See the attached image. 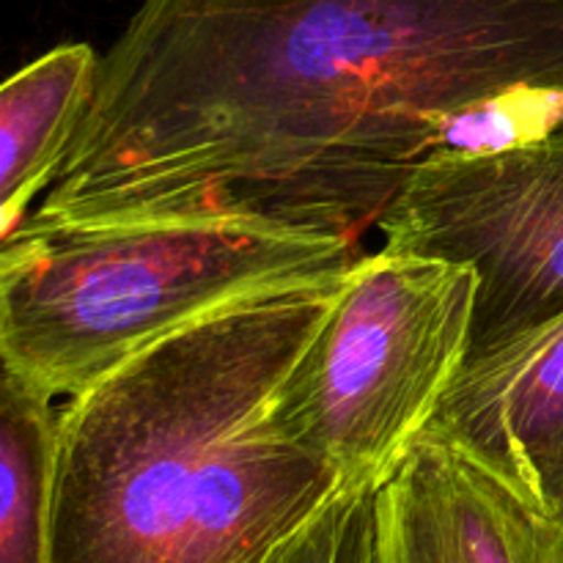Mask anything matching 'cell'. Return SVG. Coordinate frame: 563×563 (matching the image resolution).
I'll list each match as a JSON object with an SVG mask.
<instances>
[{"label":"cell","instance_id":"cell-3","mask_svg":"<svg viewBox=\"0 0 563 563\" xmlns=\"http://www.w3.org/2000/svg\"><path fill=\"white\" fill-rule=\"evenodd\" d=\"M357 258L350 236L273 220H25L0 251L3 372L75 396L214 313L339 284Z\"/></svg>","mask_w":563,"mask_h":563},{"label":"cell","instance_id":"cell-10","mask_svg":"<svg viewBox=\"0 0 563 563\" xmlns=\"http://www.w3.org/2000/svg\"><path fill=\"white\" fill-rule=\"evenodd\" d=\"M379 484L350 482L264 563H377Z\"/></svg>","mask_w":563,"mask_h":563},{"label":"cell","instance_id":"cell-9","mask_svg":"<svg viewBox=\"0 0 563 563\" xmlns=\"http://www.w3.org/2000/svg\"><path fill=\"white\" fill-rule=\"evenodd\" d=\"M53 396L0 379V563H47L58 410Z\"/></svg>","mask_w":563,"mask_h":563},{"label":"cell","instance_id":"cell-2","mask_svg":"<svg viewBox=\"0 0 563 563\" xmlns=\"http://www.w3.org/2000/svg\"><path fill=\"white\" fill-rule=\"evenodd\" d=\"M344 280L214 313L69 396L47 563H264L300 531L346 482L273 401Z\"/></svg>","mask_w":563,"mask_h":563},{"label":"cell","instance_id":"cell-5","mask_svg":"<svg viewBox=\"0 0 563 563\" xmlns=\"http://www.w3.org/2000/svg\"><path fill=\"white\" fill-rule=\"evenodd\" d=\"M383 247L476 269L471 352L563 313V113L506 146L418 165L377 220Z\"/></svg>","mask_w":563,"mask_h":563},{"label":"cell","instance_id":"cell-6","mask_svg":"<svg viewBox=\"0 0 563 563\" xmlns=\"http://www.w3.org/2000/svg\"><path fill=\"white\" fill-rule=\"evenodd\" d=\"M423 434L563 526V313L467 355Z\"/></svg>","mask_w":563,"mask_h":563},{"label":"cell","instance_id":"cell-8","mask_svg":"<svg viewBox=\"0 0 563 563\" xmlns=\"http://www.w3.org/2000/svg\"><path fill=\"white\" fill-rule=\"evenodd\" d=\"M102 55L86 42L58 44L0 88V236L27 220L49 190L91 110Z\"/></svg>","mask_w":563,"mask_h":563},{"label":"cell","instance_id":"cell-4","mask_svg":"<svg viewBox=\"0 0 563 563\" xmlns=\"http://www.w3.org/2000/svg\"><path fill=\"white\" fill-rule=\"evenodd\" d=\"M476 269L379 247L280 383L273 421L346 484L385 478L467 361Z\"/></svg>","mask_w":563,"mask_h":563},{"label":"cell","instance_id":"cell-7","mask_svg":"<svg viewBox=\"0 0 563 563\" xmlns=\"http://www.w3.org/2000/svg\"><path fill=\"white\" fill-rule=\"evenodd\" d=\"M542 531L531 506L429 434L379 484L377 563H539Z\"/></svg>","mask_w":563,"mask_h":563},{"label":"cell","instance_id":"cell-1","mask_svg":"<svg viewBox=\"0 0 563 563\" xmlns=\"http://www.w3.org/2000/svg\"><path fill=\"white\" fill-rule=\"evenodd\" d=\"M563 113V0H143L31 223L357 236L443 152Z\"/></svg>","mask_w":563,"mask_h":563},{"label":"cell","instance_id":"cell-11","mask_svg":"<svg viewBox=\"0 0 563 563\" xmlns=\"http://www.w3.org/2000/svg\"><path fill=\"white\" fill-rule=\"evenodd\" d=\"M539 563H563V526L555 528L550 522H544Z\"/></svg>","mask_w":563,"mask_h":563}]
</instances>
